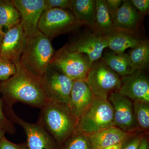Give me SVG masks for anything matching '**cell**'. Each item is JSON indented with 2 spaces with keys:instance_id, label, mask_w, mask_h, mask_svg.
<instances>
[{
  "instance_id": "obj_22",
  "label": "cell",
  "mask_w": 149,
  "mask_h": 149,
  "mask_svg": "<svg viewBox=\"0 0 149 149\" xmlns=\"http://www.w3.org/2000/svg\"><path fill=\"white\" fill-rule=\"evenodd\" d=\"M20 16L13 0H0V27L8 30L20 23Z\"/></svg>"
},
{
  "instance_id": "obj_5",
  "label": "cell",
  "mask_w": 149,
  "mask_h": 149,
  "mask_svg": "<svg viewBox=\"0 0 149 149\" xmlns=\"http://www.w3.org/2000/svg\"><path fill=\"white\" fill-rule=\"evenodd\" d=\"M92 63L88 56L70 50L67 45L55 52L50 66L74 80H86Z\"/></svg>"
},
{
  "instance_id": "obj_17",
  "label": "cell",
  "mask_w": 149,
  "mask_h": 149,
  "mask_svg": "<svg viewBox=\"0 0 149 149\" xmlns=\"http://www.w3.org/2000/svg\"><path fill=\"white\" fill-rule=\"evenodd\" d=\"M141 16V14L131 1H123L122 4L113 17L114 28L135 33Z\"/></svg>"
},
{
  "instance_id": "obj_29",
  "label": "cell",
  "mask_w": 149,
  "mask_h": 149,
  "mask_svg": "<svg viewBox=\"0 0 149 149\" xmlns=\"http://www.w3.org/2000/svg\"><path fill=\"white\" fill-rule=\"evenodd\" d=\"M0 149H27V147L26 143H14L9 141L4 136L0 140Z\"/></svg>"
},
{
  "instance_id": "obj_15",
  "label": "cell",
  "mask_w": 149,
  "mask_h": 149,
  "mask_svg": "<svg viewBox=\"0 0 149 149\" xmlns=\"http://www.w3.org/2000/svg\"><path fill=\"white\" fill-rule=\"evenodd\" d=\"M94 97L86 80L73 81L68 106L77 120L91 104Z\"/></svg>"
},
{
  "instance_id": "obj_4",
  "label": "cell",
  "mask_w": 149,
  "mask_h": 149,
  "mask_svg": "<svg viewBox=\"0 0 149 149\" xmlns=\"http://www.w3.org/2000/svg\"><path fill=\"white\" fill-rule=\"evenodd\" d=\"M113 125L111 105L107 100L95 96L78 119L75 130L88 135Z\"/></svg>"
},
{
  "instance_id": "obj_8",
  "label": "cell",
  "mask_w": 149,
  "mask_h": 149,
  "mask_svg": "<svg viewBox=\"0 0 149 149\" xmlns=\"http://www.w3.org/2000/svg\"><path fill=\"white\" fill-rule=\"evenodd\" d=\"M5 110L9 119L24 130L27 149H58V144L39 123H30L22 119L14 111L13 107L5 105Z\"/></svg>"
},
{
  "instance_id": "obj_32",
  "label": "cell",
  "mask_w": 149,
  "mask_h": 149,
  "mask_svg": "<svg viewBox=\"0 0 149 149\" xmlns=\"http://www.w3.org/2000/svg\"><path fill=\"white\" fill-rule=\"evenodd\" d=\"M105 2L113 17L114 15L122 4L123 1L122 0H105Z\"/></svg>"
},
{
  "instance_id": "obj_1",
  "label": "cell",
  "mask_w": 149,
  "mask_h": 149,
  "mask_svg": "<svg viewBox=\"0 0 149 149\" xmlns=\"http://www.w3.org/2000/svg\"><path fill=\"white\" fill-rule=\"evenodd\" d=\"M15 74L0 82L2 100L6 106L18 102L41 109L49 101L44 93L40 77L25 68L19 61L15 63Z\"/></svg>"
},
{
  "instance_id": "obj_6",
  "label": "cell",
  "mask_w": 149,
  "mask_h": 149,
  "mask_svg": "<svg viewBox=\"0 0 149 149\" xmlns=\"http://www.w3.org/2000/svg\"><path fill=\"white\" fill-rule=\"evenodd\" d=\"M96 97L107 100L112 93L118 92L121 79L102 58L91 65L86 80Z\"/></svg>"
},
{
  "instance_id": "obj_12",
  "label": "cell",
  "mask_w": 149,
  "mask_h": 149,
  "mask_svg": "<svg viewBox=\"0 0 149 149\" xmlns=\"http://www.w3.org/2000/svg\"><path fill=\"white\" fill-rule=\"evenodd\" d=\"M67 46L70 50L85 54L93 64L101 58L108 44L104 36L93 32L83 35Z\"/></svg>"
},
{
  "instance_id": "obj_36",
  "label": "cell",
  "mask_w": 149,
  "mask_h": 149,
  "mask_svg": "<svg viewBox=\"0 0 149 149\" xmlns=\"http://www.w3.org/2000/svg\"><path fill=\"white\" fill-rule=\"evenodd\" d=\"M6 132L3 128L2 126L0 124V140L2 138L3 136H5Z\"/></svg>"
},
{
  "instance_id": "obj_35",
  "label": "cell",
  "mask_w": 149,
  "mask_h": 149,
  "mask_svg": "<svg viewBox=\"0 0 149 149\" xmlns=\"http://www.w3.org/2000/svg\"><path fill=\"white\" fill-rule=\"evenodd\" d=\"M5 33V32H4V31H3L2 28L0 27V49H1Z\"/></svg>"
},
{
  "instance_id": "obj_14",
  "label": "cell",
  "mask_w": 149,
  "mask_h": 149,
  "mask_svg": "<svg viewBox=\"0 0 149 149\" xmlns=\"http://www.w3.org/2000/svg\"><path fill=\"white\" fill-rule=\"evenodd\" d=\"M27 37L20 23L5 33L0 49V57L15 63L20 60Z\"/></svg>"
},
{
  "instance_id": "obj_21",
  "label": "cell",
  "mask_w": 149,
  "mask_h": 149,
  "mask_svg": "<svg viewBox=\"0 0 149 149\" xmlns=\"http://www.w3.org/2000/svg\"><path fill=\"white\" fill-rule=\"evenodd\" d=\"M70 11L82 25L92 27L95 16V0H71Z\"/></svg>"
},
{
  "instance_id": "obj_34",
  "label": "cell",
  "mask_w": 149,
  "mask_h": 149,
  "mask_svg": "<svg viewBox=\"0 0 149 149\" xmlns=\"http://www.w3.org/2000/svg\"><path fill=\"white\" fill-rule=\"evenodd\" d=\"M123 143H124L116 144V145L104 147V148H102L97 149H120Z\"/></svg>"
},
{
  "instance_id": "obj_25",
  "label": "cell",
  "mask_w": 149,
  "mask_h": 149,
  "mask_svg": "<svg viewBox=\"0 0 149 149\" xmlns=\"http://www.w3.org/2000/svg\"><path fill=\"white\" fill-rule=\"evenodd\" d=\"M134 114L139 128L147 130L149 128V103L135 101L133 103Z\"/></svg>"
},
{
  "instance_id": "obj_3",
  "label": "cell",
  "mask_w": 149,
  "mask_h": 149,
  "mask_svg": "<svg viewBox=\"0 0 149 149\" xmlns=\"http://www.w3.org/2000/svg\"><path fill=\"white\" fill-rule=\"evenodd\" d=\"M54 53L50 39L38 30L27 38L19 61L25 68L40 78L50 66Z\"/></svg>"
},
{
  "instance_id": "obj_11",
  "label": "cell",
  "mask_w": 149,
  "mask_h": 149,
  "mask_svg": "<svg viewBox=\"0 0 149 149\" xmlns=\"http://www.w3.org/2000/svg\"><path fill=\"white\" fill-rule=\"evenodd\" d=\"M20 16V24L27 38L39 29L38 24L45 10V0H13Z\"/></svg>"
},
{
  "instance_id": "obj_23",
  "label": "cell",
  "mask_w": 149,
  "mask_h": 149,
  "mask_svg": "<svg viewBox=\"0 0 149 149\" xmlns=\"http://www.w3.org/2000/svg\"><path fill=\"white\" fill-rule=\"evenodd\" d=\"M128 55L133 66L137 70L147 68L149 62V42L142 40L135 47L130 50Z\"/></svg>"
},
{
  "instance_id": "obj_7",
  "label": "cell",
  "mask_w": 149,
  "mask_h": 149,
  "mask_svg": "<svg viewBox=\"0 0 149 149\" xmlns=\"http://www.w3.org/2000/svg\"><path fill=\"white\" fill-rule=\"evenodd\" d=\"M82 25L71 11L54 8L43 12L38 22V28L51 39L72 31Z\"/></svg>"
},
{
  "instance_id": "obj_19",
  "label": "cell",
  "mask_w": 149,
  "mask_h": 149,
  "mask_svg": "<svg viewBox=\"0 0 149 149\" xmlns=\"http://www.w3.org/2000/svg\"><path fill=\"white\" fill-rule=\"evenodd\" d=\"M101 58L107 66L120 77L128 76L137 71L133 66L128 54L109 52Z\"/></svg>"
},
{
  "instance_id": "obj_33",
  "label": "cell",
  "mask_w": 149,
  "mask_h": 149,
  "mask_svg": "<svg viewBox=\"0 0 149 149\" xmlns=\"http://www.w3.org/2000/svg\"><path fill=\"white\" fill-rule=\"evenodd\" d=\"M138 149H149L148 142L146 138L143 136Z\"/></svg>"
},
{
  "instance_id": "obj_2",
  "label": "cell",
  "mask_w": 149,
  "mask_h": 149,
  "mask_svg": "<svg viewBox=\"0 0 149 149\" xmlns=\"http://www.w3.org/2000/svg\"><path fill=\"white\" fill-rule=\"evenodd\" d=\"M77 121L68 105L49 100L40 109L37 122L61 146L75 131Z\"/></svg>"
},
{
  "instance_id": "obj_27",
  "label": "cell",
  "mask_w": 149,
  "mask_h": 149,
  "mask_svg": "<svg viewBox=\"0 0 149 149\" xmlns=\"http://www.w3.org/2000/svg\"><path fill=\"white\" fill-rule=\"evenodd\" d=\"M0 124L6 133L14 134L16 131L14 124L7 116L5 110V104L3 102L0 90Z\"/></svg>"
},
{
  "instance_id": "obj_16",
  "label": "cell",
  "mask_w": 149,
  "mask_h": 149,
  "mask_svg": "<svg viewBox=\"0 0 149 149\" xmlns=\"http://www.w3.org/2000/svg\"><path fill=\"white\" fill-rule=\"evenodd\" d=\"M135 132H125L113 125L87 136L93 149H97L124 143Z\"/></svg>"
},
{
  "instance_id": "obj_9",
  "label": "cell",
  "mask_w": 149,
  "mask_h": 149,
  "mask_svg": "<svg viewBox=\"0 0 149 149\" xmlns=\"http://www.w3.org/2000/svg\"><path fill=\"white\" fill-rule=\"evenodd\" d=\"M40 80L49 100L68 105L73 80L51 66L40 77Z\"/></svg>"
},
{
  "instance_id": "obj_30",
  "label": "cell",
  "mask_w": 149,
  "mask_h": 149,
  "mask_svg": "<svg viewBox=\"0 0 149 149\" xmlns=\"http://www.w3.org/2000/svg\"><path fill=\"white\" fill-rule=\"evenodd\" d=\"M142 135H134L123 144L120 149H138Z\"/></svg>"
},
{
  "instance_id": "obj_26",
  "label": "cell",
  "mask_w": 149,
  "mask_h": 149,
  "mask_svg": "<svg viewBox=\"0 0 149 149\" xmlns=\"http://www.w3.org/2000/svg\"><path fill=\"white\" fill-rule=\"evenodd\" d=\"M16 71L15 63L0 57V82L8 80Z\"/></svg>"
},
{
  "instance_id": "obj_28",
  "label": "cell",
  "mask_w": 149,
  "mask_h": 149,
  "mask_svg": "<svg viewBox=\"0 0 149 149\" xmlns=\"http://www.w3.org/2000/svg\"><path fill=\"white\" fill-rule=\"evenodd\" d=\"M45 10L57 8L70 10L71 0H45Z\"/></svg>"
},
{
  "instance_id": "obj_10",
  "label": "cell",
  "mask_w": 149,
  "mask_h": 149,
  "mask_svg": "<svg viewBox=\"0 0 149 149\" xmlns=\"http://www.w3.org/2000/svg\"><path fill=\"white\" fill-rule=\"evenodd\" d=\"M107 100L113 110V125L126 132H135L139 129L133 103L118 92L112 93Z\"/></svg>"
},
{
  "instance_id": "obj_24",
  "label": "cell",
  "mask_w": 149,
  "mask_h": 149,
  "mask_svg": "<svg viewBox=\"0 0 149 149\" xmlns=\"http://www.w3.org/2000/svg\"><path fill=\"white\" fill-rule=\"evenodd\" d=\"M61 146L62 149H93L88 136L76 130Z\"/></svg>"
},
{
  "instance_id": "obj_31",
  "label": "cell",
  "mask_w": 149,
  "mask_h": 149,
  "mask_svg": "<svg viewBox=\"0 0 149 149\" xmlns=\"http://www.w3.org/2000/svg\"><path fill=\"white\" fill-rule=\"evenodd\" d=\"M131 2L141 14H145L148 12L149 0H131Z\"/></svg>"
},
{
  "instance_id": "obj_18",
  "label": "cell",
  "mask_w": 149,
  "mask_h": 149,
  "mask_svg": "<svg viewBox=\"0 0 149 149\" xmlns=\"http://www.w3.org/2000/svg\"><path fill=\"white\" fill-rule=\"evenodd\" d=\"M104 37L108 47L116 53H123L128 48L135 47L142 40L135 33L114 28Z\"/></svg>"
},
{
  "instance_id": "obj_20",
  "label": "cell",
  "mask_w": 149,
  "mask_h": 149,
  "mask_svg": "<svg viewBox=\"0 0 149 149\" xmlns=\"http://www.w3.org/2000/svg\"><path fill=\"white\" fill-rule=\"evenodd\" d=\"M95 1V16L91 28L93 32L104 36L114 28L113 18L105 0Z\"/></svg>"
},
{
  "instance_id": "obj_13",
  "label": "cell",
  "mask_w": 149,
  "mask_h": 149,
  "mask_svg": "<svg viewBox=\"0 0 149 149\" xmlns=\"http://www.w3.org/2000/svg\"><path fill=\"white\" fill-rule=\"evenodd\" d=\"M121 79L118 93L133 102L149 103V80L148 76L142 70H137Z\"/></svg>"
}]
</instances>
